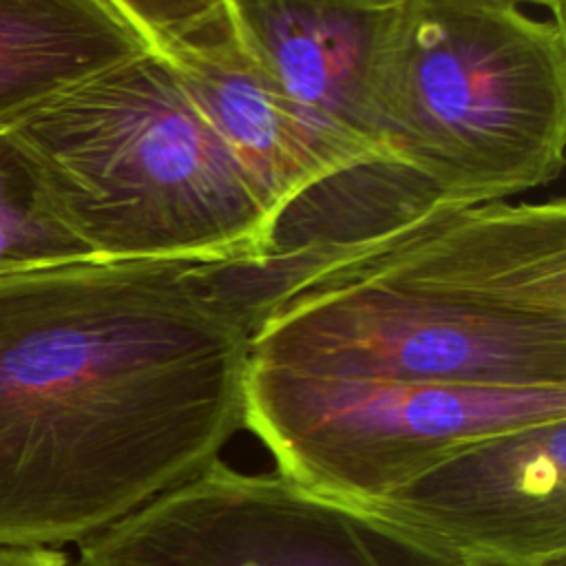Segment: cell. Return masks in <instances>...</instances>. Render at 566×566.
I'll use <instances>...</instances> for the list:
<instances>
[{
	"instance_id": "obj_1",
	"label": "cell",
	"mask_w": 566,
	"mask_h": 566,
	"mask_svg": "<svg viewBox=\"0 0 566 566\" xmlns=\"http://www.w3.org/2000/svg\"><path fill=\"white\" fill-rule=\"evenodd\" d=\"M250 334L197 263L0 276V544L82 542L214 462L245 424Z\"/></svg>"
},
{
	"instance_id": "obj_2",
	"label": "cell",
	"mask_w": 566,
	"mask_h": 566,
	"mask_svg": "<svg viewBox=\"0 0 566 566\" xmlns=\"http://www.w3.org/2000/svg\"><path fill=\"white\" fill-rule=\"evenodd\" d=\"M250 363L455 387H566V203L451 208L279 303Z\"/></svg>"
},
{
	"instance_id": "obj_3",
	"label": "cell",
	"mask_w": 566,
	"mask_h": 566,
	"mask_svg": "<svg viewBox=\"0 0 566 566\" xmlns=\"http://www.w3.org/2000/svg\"><path fill=\"white\" fill-rule=\"evenodd\" d=\"M71 230L102 259L254 263L276 208L155 49L11 128Z\"/></svg>"
},
{
	"instance_id": "obj_4",
	"label": "cell",
	"mask_w": 566,
	"mask_h": 566,
	"mask_svg": "<svg viewBox=\"0 0 566 566\" xmlns=\"http://www.w3.org/2000/svg\"><path fill=\"white\" fill-rule=\"evenodd\" d=\"M380 159L455 208L553 181L566 148V35L497 0H394L367 75Z\"/></svg>"
},
{
	"instance_id": "obj_5",
	"label": "cell",
	"mask_w": 566,
	"mask_h": 566,
	"mask_svg": "<svg viewBox=\"0 0 566 566\" xmlns=\"http://www.w3.org/2000/svg\"><path fill=\"white\" fill-rule=\"evenodd\" d=\"M548 420H566V387L418 385L250 363L243 429L274 471L367 506L475 438Z\"/></svg>"
},
{
	"instance_id": "obj_6",
	"label": "cell",
	"mask_w": 566,
	"mask_h": 566,
	"mask_svg": "<svg viewBox=\"0 0 566 566\" xmlns=\"http://www.w3.org/2000/svg\"><path fill=\"white\" fill-rule=\"evenodd\" d=\"M77 544V566H462L365 506L221 458Z\"/></svg>"
},
{
	"instance_id": "obj_7",
	"label": "cell",
	"mask_w": 566,
	"mask_h": 566,
	"mask_svg": "<svg viewBox=\"0 0 566 566\" xmlns=\"http://www.w3.org/2000/svg\"><path fill=\"white\" fill-rule=\"evenodd\" d=\"M365 509L462 566L566 559V420L475 438Z\"/></svg>"
},
{
	"instance_id": "obj_8",
	"label": "cell",
	"mask_w": 566,
	"mask_h": 566,
	"mask_svg": "<svg viewBox=\"0 0 566 566\" xmlns=\"http://www.w3.org/2000/svg\"><path fill=\"white\" fill-rule=\"evenodd\" d=\"M394 0H230L234 33L301 124L345 166L378 161L369 62Z\"/></svg>"
},
{
	"instance_id": "obj_9",
	"label": "cell",
	"mask_w": 566,
	"mask_h": 566,
	"mask_svg": "<svg viewBox=\"0 0 566 566\" xmlns=\"http://www.w3.org/2000/svg\"><path fill=\"white\" fill-rule=\"evenodd\" d=\"M159 53L210 126L270 197L279 217L303 192L349 168L301 124L241 44L232 18Z\"/></svg>"
},
{
	"instance_id": "obj_10",
	"label": "cell",
	"mask_w": 566,
	"mask_h": 566,
	"mask_svg": "<svg viewBox=\"0 0 566 566\" xmlns=\"http://www.w3.org/2000/svg\"><path fill=\"white\" fill-rule=\"evenodd\" d=\"M144 49L106 0H0V130Z\"/></svg>"
},
{
	"instance_id": "obj_11",
	"label": "cell",
	"mask_w": 566,
	"mask_h": 566,
	"mask_svg": "<svg viewBox=\"0 0 566 566\" xmlns=\"http://www.w3.org/2000/svg\"><path fill=\"white\" fill-rule=\"evenodd\" d=\"M91 256L53 203L29 148L11 128L0 130V276Z\"/></svg>"
},
{
	"instance_id": "obj_12",
	"label": "cell",
	"mask_w": 566,
	"mask_h": 566,
	"mask_svg": "<svg viewBox=\"0 0 566 566\" xmlns=\"http://www.w3.org/2000/svg\"><path fill=\"white\" fill-rule=\"evenodd\" d=\"M155 51L195 40L232 18L230 0H106Z\"/></svg>"
},
{
	"instance_id": "obj_13",
	"label": "cell",
	"mask_w": 566,
	"mask_h": 566,
	"mask_svg": "<svg viewBox=\"0 0 566 566\" xmlns=\"http://www.w3.org/2000/svg\"><path fill=\"white\" fill-rule=\"evenodd\" d=\"M0 566H69V559L62 551L51 546L0 544Z\"/></svg>"
},
{
	"instance_id": "obj_14",
	"label": "cell",
	"mask_w": 566,
	"mask_h": 566,
	"mask_svg": "<svg viewBox=\"0 0 566 566\" xmlns=\"http://www.w3.org/2000/svg\"><path fill=\"white\" fill-rule=\"evenodd\" d=\"M497 2H504V4H513V7H542V9H548L553 20L555 22H562L564 24V0H497Z\"/></svg>"
},
{
	"instance_id": "obj_15",
	"label": "cell",
	"mask_w": 566,
	"mask_h": 566,
	"mask_svg": "<svg viewBox=\"0 0 566 566\" xmlns=\"http://www.w3.org/2000/svg\"><path fill=\"white\" fill-rule=\"evenodd\" d=\"M548 566H566V559H557V562H553V564H548Z\"/></svg>"
}]
</instances>
